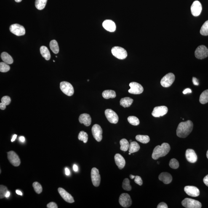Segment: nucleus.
<instances>
[{
    "instance_id": "1",
    "label": "nucleus",
    "mask_w": 208,
    "mask_h": 208,
    "mask_svg": "<svg viewBox=\"0 0 208 208\" xmlns=\"http://www.w3.org/2000/svg\"><path fill=\"white\" fill-rule=\"evenodd\" d=\"M193 126V123L190 120L180 123L177 129V136L181 138H186L191 133Z\"/></svg>"
},
{
    "instance_id": "2",
    "label": "nucleus",
    "mask_w": 208,
    "mask_h": 208,
    "mask_svg": "<svg viewBox=\"0 0 208 208\" xmlns=\"http://www.w3.org/2000/svg\"><path fill=\"white\" fill-rule=\"evenodd\" d=\"M170 150V147L169 144L164 143L161 146L158 145L155 147L152 155V158L156 160L160 157L166 156Z\"/></svg>"
},
{
    "instance_id": "3",
    "label": "nucleus",
    "mask_w": 208,
    "mask_h": 208,
    "mask_svg": "<svg viewBox=\"0 0 208 208\" xmlns=\"http://www.w3.org/2000/svg\"><path fill=\"white\" fill-rule=\"evenodd\" d=\"M182 205L186 208H201V204L200 201L190 198H185L182 201Z\"/></svg>"
},
{
    "instance_id": "4",
    "label": "nucleus",
    "mask_w": 208,
    "mask_h": 208,
    "mask_svg": "<svg viewBox=\"0 0 208 208\" xmlns=\"http://www.w3.org/2000/svg\"><path fill=\"white\" fill-rule=\"evenodd\" d=\"M113 55L120 60H124L127 57L126 51L122 47L115 46L111 49Z\"/></svg>"
},
{
    "instance_id": "5",
    "label": "nucleus",
    "mask_w": 208,
    "mask_h": 208,
    "mask_svg": "<svg viewBox=\"0 0 208 208\" xmlns=\"http://www.w3.org/2000/svg\"><path fill=\"white\" fill-rule=\"evenodd\" d=\"M175 80V76L173 73H168L161 79V84L163 87H169L172 85Z\"/></svg>"
},
{
    "instance_id": "6",
    "label": "nucleus",
    "mask_w": 208,
    "mask_h": 208,
    "mask_svg": "<svg viewBox=\"0 0 208 208\" xmlns=\"http://www.w3.org/2000/svg\"><path fill=\"white\" fill-rule=\"evenodd\" d=\"M60 88L62 92L67 96H72L74 93L73 86L70 83L66 81L61 82L60 84Z\"/></svg>"
},
{
    "instance_id": "7",
    "label": "nucleus",
    "mask_w": 208,
    "mask_h": 208,
    "mask_svg": "<svg viewBox=\"0 0 208 208\" xmlns=\"http://www.w3.org/2000/svg\"><path fill=\"white\" fill-rule=\"evenodd\" d=\"M195 55L197 58L200 60L206 58L208 57V49L206 46H200L195 51Z\"/></svg>"
},
{
    "instance_id": "8",
    "label": "nucleus",
    "mask_w": 208,
    "mask_h": 208,
    "mask_svg": "<svg viewBox=\"0 0 208 208\" xmlns=\"http://www.w3.org/2000/svg\"><path fill=\"white\" fill-rule=\"evenodd\" d=\"M119 202L122 207L128 208L130 207L132 204V201L130 196L126 193H122L120 196Z\"/></svg>"
},
{
    "instance_id": "9",
    "label": "nucleus",
    "mask_w": 208,
    "mask_h": 208,
    "mask_svg": "<svg viewBox=\"0 0 208 208\" xmlns=\"http://www.w3.org/2000/svg\"><path fill=\"white\" fill-rule=\"evenodd\" d=\"M11 33L17 36H21L25 34V28L22 25L19 24H15L11 25L10 27Z\"/></svg>"
},
{
    "instance_id": "10",
    "label": "nucleus",
    "mask_w": 208,
    "mask_h": 208,
    "mask_svg": "<svg viewBox=\"0 0 208 208\" xmlns=\"http://www.w3.org/2000/svg\"><path fill=\"white\" fill-rule=\"evenodd\" d=\"M92 133L94 139L97 141H101L102 138L103 130L101 127L97 124H94L92 128Z\"/></svg>"
},
{
    "instance_id": "11",
    "label": "nucleus",
    "mask_w": 208,
    "mask_h": 208,
    "mask_svg": "<svg viewBox=\"0 0 208 208\" xmlns=\"http://www.w3.org/2000/svg\"><path fill=\"white\" fill-rule=\"evenodd\" d=\"M91 179L94 186L97 187L100 185L101 176L98 170L96 168H93L91 171Z\"/></svg>"
},
{
    "instance_id": "12",
    "label": "nucleus",
    "mask_w": 208,
    "mask_h": 208,
    "mask_svg": "<svg viewBox=\"0 0 208 208\" xmlns=\"http://www.w3.org/2000/svg\"><path fill=\"white\" fill-rule=\"evenodd\" d=\"M129 86L130 89L129 90V93L134 94H140L143 93V88L141 85L137 82H131Z\"/></svg>"
},
{
    "instance_id": "13",
    "label": "nucleus",
    "mask_w": 208,
    "mask_h": 208,
    "mask_svg": "<svg viewBox=\"0 0 208 208\" xmlns=\"http://www.w3.org/2000/svg\"><path fill=\"white\" fill-rule=\"evenodd\" d=\"M105 115L108 121L111 124H116L118 122L119 118L117 114L111 109H107L105 111Z\"/></svg>"
},
{
    "instance_id": "14",
    "label": "nucleus",
    "mask_w": 208,
    "mask_h": 208,
    "mask_svg": "<svg viewBox=\"0 0 208 208\" xmlns=\"http://www.w3.org/2000/svg\"><path fill=\"white\" fill-rule=\"evenodd\" d=\"M7 158L11 164L15 166H18L20 164V158L15 152L11 151L7 153Z\"/></svg>"
},
{
    "instance_id": "15",
    "label": "nucleus",
    "mask_w": 208,
    "mask_h": 208,
    "mask_svg": "<svg viewBox=\"0 0 208 208\" xmlns=\"http://www.w3.org/2000/svg\"><path fill=\"white\" fill-rule=\"evenodd\" d=\"M167 107L164 106L155 107L152 112V115L155 117H160L166 115L167 113Z\"/></svg>"
},
{
    "instance_id": "16",
    "label": "nucleus",
    "mask_w": 208,
    "mask_h": 208,
    "mask_svg": "<svg viewBox=\"0 0 208 208\" xmlns=\"http://www.w3.org/2000/svg\"><path fill=\"white\" fill-rule=\"evenodd\" d=\"M201 11H202V6L201 2L198 1L193 2L191 7L192 14L194 16H198L201 14Z\"/></svg>"
},
{
    "instance_id": "17",
    "label": "nucleus",
    "mask_w": 208,
    "mask_h": 208,
    "mask_svg": "<svg viewBox=\"0 0 208 208\" xmlns=\"http://www.w3.org/2000/svg\"><path fill=\"white\" fill-rule=\"evenodd\" d=\"M58 191L60 196L66 202L70 203H72L75 202L73 196L69 193H68V192L66 191L64 189L62 188H59Z\"/></svg>"
},
{
    "instance_id": "18",
    "label": "nucleus",
    "mask_w": 208,
    "mask_h": 208,
    "mask_svg": "<svg viewBox=\"0 0 208 208\" xmlns=\"http://www.w3.org/2000/svg\"><path fill=\"white\" fill-rule=\"evenodd\" d=\"M184 191L188 196L192 197H197L199 196V189L195 186H187L185 187Z\"/></svg>"
},
{
    "instance_id": "19",
    "label": "nucleus",
    "mask_w": 208,
    "mask_h": 208,
    "mask_svg": "<svg viewBox=\"0 0 208 208\" xmlns=\"http://www.w3.org/2000/svg\"><path fill=\"white\" fill-rule=\"evenodd\" d=\"M185 156L187 161L191 163H196L197 160V156L196 152L191 149H188L186 150Z\"/></svg>"
},
{
    "instance_id": "20",
    "label": "nucleus",
    "mask_w": 208,
    "mask_h": 208,
    "mask_svg": "<svg viewBox=\"0 0 208 208\" xmlns=\"http://www.w3.org/2000/svg\"><path fill=\"white\" fill-rule=\"evenodd\" d=\"M103 26L107 31L110 32H114L116 30V25L113 21L111 20H106L103 22Z\"/></svg>"
},
{
    "instance_id": "21",
    "label": "nucleus",
    "mask_w": 208,
    "mask_h": 208,
    "mask_svg": "<svg viewBox=\"0 0 208 208\" xmlns=\"http://www.w3.org/2000/svg\"><path fill=\"white\" fill-rule=\"evenodd\" d=\"M79 120L81 124H84L86 126H90L92 123V118L90 115L87 113H83L80 115Z\"/></svg>"
},
{
    "instance_id": "22",
    "label": "nucleus",
    "mask_w": 208,
    "mask_h": 208,
    "mask_svg": "<svg viewBox=\"0 0 208 208\" xmlns=\"http://www.w3.org/2000/svg\"><path fill=\"white\" fill-rule=\"evenodd\" d=\"M159 180L165 184L170 183L172 181V177L170 174L168 172H162L160 174L158 177Z\"/></svg>"
},
{
    "instance_id": "23",
    "label": "nucleus",
    "mask_w": 208,
    "mask_h": 208,
    "mask_svg": "<svg viewBox=\"0 0 208 208\" xmlns=\"http://www.w3.org/2000/svg\"><path fill=\"white\" fill-rule=\"evenodd\" d=\"M115 163L120 169H122L125 165V160L120 154L117 153L115 155Z\"/></svg>"
},
{
    "instance_id": "24",
    "label": "nucleus",
    "mask_w": 208,
    "mask_h": 208,
    "mask_svg": "<svg viewBox=\"0 0 208 208\" xmlns=\"http://www.w3.org/2000/svg\"><path fill=\"white\" fill-rule=\"evenodd\" d=\"M133 102V99L129 97H125L121 99L120 101V105L124 108L130 106Z\"/></svg>"
},
{
    "instance_id": "25",
    "label": "nucleus",
    "mask_w": 208,
    "mask_h": 208,
    "mask_svg": "<svg viewBox=\"0 0 208 208\" xmlns=\"http://www.w3.org/2000/svg\"><path fill=\"white\" fill-rule=\"evenodd\" d=\"M1 57L3 61L8 65H11L13 62L12 57L7 52H4L2 53Z\"/></svg>"
},
{
    "instance_id": "26",
    "label": "nucleus",
    "mask_w": 208,
    "mask_h": 208,
    "mask_svg": "<svg viewBox=\"0 0 208 208\" xmlns=\"http://www.w3.org/2000/svg\"><path fill=\"white\" fill-rule=\"evenodd\" d=\"M41 55L46 60H49L51 58V54L47 48L45 46H42L40 49Z\"/></svg>"
},
{
    "instance_id": "27",
    "label": "nucleus",
    "mask_w": 208,
    "mask_h": 208,
    "mask_svg": "<svg viewBox=\"0 0 208 208\" xmlns=\"http://www.w3.org/2000/svg\"><path fill=\"white\" fill-rule=\"evenodd\" d=\"M102 96L104 98L106 99L114 98L116 97V94L114 91L106 90L104 91L103 92Z\"/></svg>"
},
{
    "instance_id": "28",
    "label": "nucleus",
    "mask_w": 208,
    "mask_h": 208,
    "mask_svg": "<svg viewBox=\"0 0 208 208\" xmlns=\"http://www.w3.org/2000/svg\"><path fill=\"white\" fill-rule=\"evenodd\" d=\"M140 149V145L137 142H132L129 144V152L131 153H135L138 151Z\"/></svg>"
},
{
    "instance_id": "29",
    "label": "nucleus",
    "mask_w": 208,
    "mask_h": 208,
    "mask_svg": "<svg viewBox=\"0 0 208 208\" xmlns=\"http://www.w3.org/2000/svg\"><path fill=\"white\" fill-rule=\"evenodd\" d=\"M47 0H36L35 6L38 10H41L45 7Z\"/></svg>"
},
{
    "instance_id": "30",
    "label": "nucleus",
    "mask_w": 208,
    "mask_h": 208,
    "mask_svg": "<svg viewBox=\"0 0 208 208\" xmlns=\"http://www.w3.org/2000/svg\"><path fill=\"white\" fill-rule=\"evenodd\" d=\"M199 102L202 104H205L208 102V89L205 90L200 97Z\"/></svg>"
},
{
    "instance_id": "31",
    "label": "nucleus",
    "mask_w": 208,
    "mask_h": 208,
    "mask_svg": "<svg viewBox=\"0 0 208 208\" xmlns=\"http://www.w3.org/2000/svg\"><path fill=\"white\" fill-rule=\"evenodd\" d=\"M120 150L122 151H127L129 148V141L126 139H122L120 141Z\"/></svg>"
},
{
    "instance_id": "32",
    "label": "nucleus",
    "mask_w": 208,
    "mask_h": 208,
    "mask_svg": "<svg viewBox=\"0 0 208 208\" xmlns=\"http://www.w3.org/2000/svg\"><path fill=\"white\" fill-rule=\"evenodd\" d=\"M136 139L138 141L144 144L148 143L150 140V137L148 135H137L136 136Z\"/></svg>"
},
{
    "instance_id": "33",
    "label": "nucleus",
    "mask_w": 208,
    "mask_h": 208,
    "mask_svg": "<svg viewBox=\"0 0 208 208\" xmlns=\"http://www.w3.org/2000/svg\"><path fill=\"white\" fill-rule=\"evenodd\" d=\"M50 47L52 52L55 54H57L59 52L58 43L55 40H53L50 43Z\"/></svg>"
},
{
    "instance_id": "34",
    "label": "nucleus",
    "mask_w": 208,
    "mask_h": 208,
    "mask_svg": "<svg viewBox=\"0 0 208 208\" xmlns=\"http://www.w3.org/2000/svg\"><path fill=\"white\" fill-rule=\"evenodd\" d=\"M200 33L203 36H208V20L203 24L200 30Z\"/></svg>"
},
{
    "instance_id": "35",
    "label": "nucleus",
    "mask_w": 208,
    "mask_h": 208,
    "mask_svg": "<svg viewBox=\"0 0 208 208\" xmlns=\"http://www.w3.org/2000/svg\"><path fill=\"white\" fill-rule=\"evenodd\" d=\"M128 121L129 124L134 126H137L140 124V121L137 117L129 116L128 118Z\"/></svg>"
},
{
    "instance_id": "36",
    "label": "nucleus",
    "mask_w": 208,
    "mask_h": 208,
    "mask_svg": "<svg viewBox=\"0 0 208 208\" xmlns=\"http://www.w3.org/2000/svg\"><path fill=\"white\" fill-rule=\"evenodd\" d=\"M88 138V134L84 131H81L80 132L78 137V139L79 140L82 141L85 143H87Z\"/></svg>"
},
{
    "instance_id": "37",
    "label": "nucleus",
    "mask_w": 208,
    "mask_h": 208,
    "mask_svg": "<svg viewBox=\"0 0 208 208\" xmlns=\"http://www.w3.org/2000/svg\"><path fill=\"white\" fill-rule=\"evenodd\" d=\"M122 187L124 190L126 191H130L132 190V186L130 185V181L129 179H125L123 181Z\"/></svg>"
},
{
    "instance_id": "38",
    "label": "nucleus",
    "mask_w": 208,
    "mask_h": 208,
    "mask_svg": "<svg viewBox=\"0 0 208 208\" xmlns=\"http://www.w3.org/2000/svg\"><path fill=\"white\" fill-rule=\"evenodd\" d=\"M10 70V67L8 64L4 62L0 63V71L2 73H6Z\"/></svg>"
},
{
    "instance_id": "39",
    "label": "nucleus",
    "mask_w": 208,
    "mask_h": 208,
    "mask_svg": "<svg viewBox=\"0 0 208 208\" xmlns=\"http://www.w3.org/2000/svg\"><path fill=\"white\" fill-rule=\"evenodd\" d=\"M33 186L34 188L35 191L38 194H40V193H41L42 192V187L40 184L38 183V182H34Z\"/></svg>"
},
{
    "instance_id": "40",
    "label": "nucleus",
    "mask_w": 208,
    "mask_h": 208,
    "mask_svg": "<svg viewBox=\"0 0 208 208\" xmlns=\"http://www.w3.org/2000/svg\"><path fill=\"white\" fill-rule=\"evenodd\" d=\"M8 191L7 187L3 185L0 186V198L1 199L6 197V193Z\"/></svg>"
},
{
    "instance_id": "41",
    "label": "nucleus",
    "mask_w": 208,
    "mask_h": 208,
    "mask_svg": "<svg viewBox=\"0 0 208 208\" xmlns=\"http://www.w3.org/2000/svg\"><path fill=\"white\" fill-rule=\"evenodd\" d=\"M169 166L173 169H177L179 166V161L175 158H172L170 161Z\"/></svg>"
},
{
    "instance_id": "42",
    "label": "nucleus",
    "mask_w": 208,
    "mask_h": 208,
    "mask_svg": "<svg viewBox=\"0 0 208 208\" xmlns=\"http://www.w3.org/2000/svg\"><path fill=\"white\" fill-rule=\"evenodd\" d=\"M11 102V99L9 96H6L3 97L1 99V103L6 106L8 105Z\"/></svg>"
},
{
    "instance_id": "43",
    "label": "nucleus",
    "mask_w": 208,
    "mask_h": 208,
    "mask_svg": "<svg viewBox=\"0 0 208 208\" xmlns=\"http://www.w3.org/2000/svg\"><path fill=\"white\" fill-rule=\"evenodd\" d=\"M134 181H135L136 183L140 185V186H141L143 184V181H142L141 178L140 176H135Z\"/></svg>"
},
{
    "instance_id": "44",
    "label": "nucleus",
    "mask_w": 208,
    "mask_h": 208,
    "mask_svg": "<svg viewBox=\"0 0 208 208\" xmlns=\"http://www.w3.org/2000/svg\"><path fill=\"white\" fill-rule=\"evenodd\" d=\"M48 208H57V206L55 202H51L48 204L47 205Z\"/></svg>"
},
{
    "instance_id": "45",
    "label": "nucleus",
    "mask_w": 208,
    "mask_h": 208,
    "mask_svg": "<svg viewBox=\"0 0 208 208\" xmlns=\"http://www.w3.org/2000/svg\"><path fill=\"white\" fill-rule=\"evenodd\" d=\"M157 208H168V206L167 205V204H166V203L165 202H161L159 203V204H158L157 207Z\"/></svg>"
},
{
    "instance_id": "46",
    "label": "nucleus",
    "mask_w": 208,
    "mask_h": 208,
    "mask_svg": "<svg viewBox=\"0 0 208 208\" xmlns=\"http://www.w3.org/2000/svg\"><path fill=\"white\" fill-rule=\"evenodd\" d=\"M192 82L193 84H194V85L198 86L199 84L197 78H196V77H193L192 78Z\"/></svg>"
},
{
    "instance_id": "47",
    "label": "nucleus",
    "mask_w": 208,
    "mask_h": 208,
    "mask_svg": "<svg viewBox=\"0 0 208 208\" xmlns=\"http://www.w3.org/2000/svg\"><path fill=\"white\" fill-rule=\"evenodd\" d=\"M203 182H204L205 184L208 187V175H206L203 179Z\"/></svg>"
},
{
    "instance_id": "48",
    "label": "nucleus",
    "mask_w": 208,
    "mask_h": 208,
    "mask_svg": "<svg viewBox=\"0 0 208 208\" xmlns=\"http://www.w3.org/2000/svg\"><path fill=\"white\" fill-rule=\"evenodd\" d=\"M192 90L190 88H187L185 89L183 92V94H185L187 93H191Z\"/></svg>"
},
{
    "instance_id": "49",
    "label": "nucleus",
    "mask_w": 208,
    "mask_h": 208,
    "mask_svg": "<svg viewBox=\"0 0 208 208\" xmlns=\"http://www.w3.org/2000/svg\"><path fill=\"white\" fill-rule=\"evenodd\" d=\"M6 106L4 104L1 103H0V109L2 110H4L6 108Z\"/></svg>"
},
{
    "instance_id": "50",
    "label": "nucleus",
    "mask_w": 208,
    "mask_h": 208,
    "mask_svg": "<svg viewBox=\"0 0 208 208\" xmlns=\"http://www.w3.org/2000/svg\"><path fill=\"white\" fill-rule=\"evenodd\" d=\"M65 173L66 174V175L67 176H68L70 175V171L69 169L68 168H65Z\"/></svg>"
},
{
    "instance_id": "51",
    "label": "nucleus",
    "mask_w": 208,
    "mask_h": 208,
    "mask_svg": "<svg viewBox=\"0 0 208 208\" xmlns=\"http://www.w3.org/2000/svg\"><path fill=\"white\" fill-rule=\"evenodd\" d=\"M73 170H74L75 172H77L78 171V167L76 164L74 165L73 166Z\"/></svg>"
},
{
    "instance_id": "52",
    "label": "nucleus",
    "mask_w": 208,
    "mask_h": 208,
    "mask_svg": "<svg viewBox=\"0 0 208 208\" xmlns=\"http://www.w3.org/2000/svg\"><path fill=\"white\" fill-rule=\"evenodd\" d=\"M19 139H20V140L21 142H24L25 141V137H23V136H21Z\"/></svg>"
},
{
    "instance_id": "53",
    "label": "nucleus",
    "mask_w": 208,
    "mask_h": 208,
    "mask_svg": "<svg viewBox=\"0 0 208 208\" xmlns=\"http://www.w3.org/2000/svg\"><path fill=\"white\" fill-rule=\"evenodd\" d=\"M17 137V135H14L13 136L12 138V140H11V142H13L16 139V138Z\"/></svg>"
},
{
    "instance_id": "54",
    "label": "nucleus",
    "mask_w": 208,
    "mask_h": 208,
    "mask_svg": "<svg viewBox=\"0 0 208 208\" xmlns=\"http://www.w3.org/2000/svg\"><path fill=\"white\" fill-rule=\"evenodd\" d=\"M16 193L17 194L20 195V196H22V193L20 191V190H16Z\"/></svg>"
},
{
    "instance_id": "55",
    "label": "nucleus",
    "mask_w": 208,
    "mask_h": 208,
    "mask_svg": "<svg viewBox=\"0 0 208 208\" xmlns=\"http://www.w3.org/2000/svg\"><path fill=\"white\" fill-rule=\"evenodd\" d=\"M10 192L8 191L7 193H6V198L9 197L10 196Z\"/></svg>"
},
{
    "instance_id": "56",
    "label": "nucleus",
    "mask_w": 208,
    "mask_h": 208,
    "mask_svg": "<svg viewBox=\"0 0 208 208\" xmlns=\"http://www.w3.org/2000/svg\"><path fill=\"white\" fill-rule=\"evenodd\" d=\"M129 177H130L131 179H133L134 178H135V176L133 175H129Z\"/></svg>"
},
{
    "instance_id": "57",
    "label": "nucleus",
    "mask_w": 208,
    "mask_h": 208,
    "mask_svg": "<svg viewBox=\"0 0 208 208\" xmlns=\"http://www.w3.org/2000/svg\"><path fill=\"white\" fill-rule=\"evenodd\" d=\"M22 1V0H15V1L17 2H20Z\"/></svg>"
},
{
    "instance_id": "58",
    "label": "nucleus",
    "mask_w": 208,
    "mask_h": 208,
    "mask_svg": "<svg viewBox=\"0 0 208 208\" xmlns=\"http://www.w3.org/2000/svg\"><path fill=\"white\" fill-rule=\"evenodd\" d=\"M207 158L208 159V151H207Z\"/></svg>"
},
{
    "instance_id": "59",
    "label": "nucleus",
    "mask_w": 208,
    "mask_h": 208,
    "mask_svg": "<svg viewBox=\"0 0 208 208\" xmlns=\"http://www.w3.org/2000/svg\"><path fill=\"white\" fill-rule=\"evenodd\" d=\"M129 142H132V140H130V141H129Z\"/></svg>"
},
{
    "instance_id": "60",
    "label": "nucleus",
    "mask_w": 208,
    "mask_h": 208,
    "mask_svg": "<svg viewBox=\"0 0 208 208\" xmlns=\"http://www.w3.org/2000/svg\"><path fill=\"white\" fill-rule=\"evenodd\" d=\"M131 154V153H129V155H130Z\"/></svg>"
},
{
    "instance_id": "61",
    "label": "nucleus",
    "mask_w": 208,
    "mask_h": 208,
    "mask_svg": "<svg viewBox=\"0 0 208 208\" xmlns=\"http://www.w3.org/2000/svg\"><path fill=\"white\" fill-rule=\"evenodd\" d=\"M87 81H89V79H88V80Z\"/></svg>"
}]
</instances>
